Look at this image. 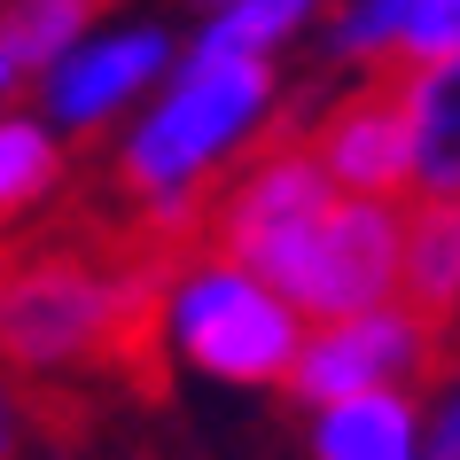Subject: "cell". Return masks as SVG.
<instances>
[{
  "label": "cell",
  "mask_w": 460,
  "mask_h": 460,
  "mask_svg": "<svg viewBox=\"0 0 460 460\" xmlns=\"http://www.w3.org/2000/svg\"><path fill=\"white\" fill-rule=\"evenodd\" d=\"M281 110H289L281 63L188 40L172 78L141 102V118L102 148L110 156V195L133 218V234L148 250L195 243L218 188L266 141H281Z\"/></svg>",
  "instance_id": "6da1fadb"
},
{
  "label": "cell",
  "mask_w": 460,
  "mask_h": 460,
  "mask_svg": "<svg viewBox=\"0 0 460 460\" xmlns=\"http://www.w3.org/2000/svg\"><path fill=\"white\" fill-rule=\"evenodd\" d=\"M148 281L156 250L94 234H31L0 250V367L40 390L110 383L148 359Z\"/></svg>",
  "instance_id": "7a4b0ae2"
},
{
  "label": "cell",
  "mask_w": 460,
  "mask_h": 460,
  "mask_svg": "<svg viewBox=\"0 0 460 460\" xmlns=\"http://www.w3.org/2000/svg\"><path fill=\"white\" fill-rule=\"evenodd\" d=\"M313 320L273 289L266 273L226 258L218 243L156 250L148 281V359L172 383L211 390V398H281L296 375Z\"/></svg>",
  "instance_id": "3957f363"
},
{
  "label": "cell",
  "mask_w": 460,
  "mask_h": 460,
  "mask_svg": "<svg viewBox=\"0 0 460 460\" xmlns=\"http://www.w3.org/2000/svg\"><path fill=\"white\" fill-rule=\"evenodd\" d=\"M180 48H188V31L172 24L164 8H110L71 55L31 71V110L71 148H110L141 118V102L172 78Z\"/></svg>",
  "instance_id": "277c9868"
},
{
  "label": "cell",
  "mask_w": 460,
  "mask_h": 460,
  "mask_svg": "<svg viewBox=\"0 0 460 460\" xmlns=\"http://www.w3.org/2000/svg\"><path fill=\"white\" fill-rule=\"evenodd\" d=\"M445 367H453V336L421 320L406 296H390V305H367L343 320H313L281 398L305 413L328 398H367V390H429Z\"/></svg>",
  "instance_id": "5b68a950"
},
{
  "label": "cell",
  "mask_w": 460,
  "mask_h": 460,
  "mask_svg": "<svg viewBox=\"0 0 460 460\" xmlns=\"http://www.w3.org/2000/svg\"><path fill=\"white\" fill-rule=\"evenodd\" d=\"M398 234H406V203L336 195L273 289L305 320H343V313H367V305H390L398 296Z\"/></svg>",
  "instance_id": "8992f818"
},
{
  "label": "cell",
  "mask_w": 460,
  "mask_h": 460,
  "mask_svg": "<svg viewBox=\"0 0 460 460\" xmlns=\"http://www.w3.org/2000/svg\"><path fill=\"white\" fill-rule=\"evenodd\" d=\"M296 141L343 195H390L406 203L413 156H406V110L390 78H343L336 94L313 102V118L296 125Z\"/></svg>",
  "instance_id": "52a82bcc"
},
{
  "label": "cell",
  "mask_w": 460,
  "mask_h": 460,
  "mask_svg": "<svg viewBox=\"0 0 460 460\" xmlns=\"http://www.w3.org/2000/svg\"><path fill=\"white\" fill-rule=\"evenodd\" d=\"M296 460H429L421 390H367L296 413Z\"/></svg>",
  "instance_id": "ba28073f"
},
{
  "label": "cell",
  "mask_w": 460,
  "mask_h": 460,
  "mask_svg": "<svg viewBox=\"0 0 460 460\" xmlns=\"http://www.w3.org/2000/svg\"><path fill=\"white\" fill-rule=\"evenodd\" d=\"M78 180V148L55 133L40 110H8L0 118V250L24 243L48 211H63V195Z\"/></svg>",
  "instance_id": "9c48e42d"
},
{
  "label": "cell",
  "mask_w": 460,
  "mask_h": 460,
  "mask_svg": "<svg viewBox=\"0 0 460 460\" xmlns=\"http://www.w3.org/2000/svg\"><path fill=\"white\" fill-rule=\"evenodd\" d=\"M398 110H406V156L413 180L406 195H453L460 203V55L429 71H398Z\"/></svg>",
  "instance_id": "30bf717a"
},
{
  "label": "cell",
  "mask_w": 460,
  "mask_h": 460,
  "mask_svg": "<svg viewBox=\"0 0 460 460\" xmlns=\"http://www.w3.org/2000/svg\"><path fill=\"white\" fill-rule=\"evenodd\" d=\"M398 296L445 336L460 328V203L453 195H406L398 234Z\"/></svg>",
  "instance_id": "8fae6325"
},
{
  "label": "cell",
  "mask_w": 460,
  "mask_h": 460,
  "mask_svg": "<svg viewBox=\"0 0 460 460\" xmlns=\"http://www.w3.org/2000/svg\"><path fill=\"white\" fill-rule=\"evenodd\" d=\"M328 16H336V0H226L211 16H195L188 40L226 48V55H258V63H289V48L320 40Z\"/></svg>",
  "instance_id": "7c38bea8"
},
{
  "label": "cell",
  "mask_w": 460,
  "mask_h": 460,
  "mask_svg": "<svg viewBox=\"0 0 460 460\" xmlns=\"http://www.w3.org/2000/svg\"><path fill=\"white\" fill-rule=\"evenodd\" d=\"M413 8H429V0H336V16H328V31H320L328 71H343V78H390V40L406 31Z\"/></svg>",
  "instance_id": "4fadbf2b"
},
{
  "label": "cell",
  "mask_w": 460,
  "mask_h": 460,
  "mask_svg": "<svg viewBox=\"0 0 460 460\" xmlns=\"http://www.w3.org/2000/svg\"><path fill=\"white\" fill-rule=\"evenodd\" d=\"M110 16V0H0V40L24 71H48L55 55H71L86 31Z\"/></svg>",
  "instance_id": "5bb4252c"
},
{
  "label": "cell",
  "mask_w": 460,
  "mask_h": 460,
  "mask_svg": "<svg viewBox=\"0 0 460 460\" xmlns=\"http://www.w3.org/2000/svg\"><path fill=\"white\" fill-rule=\"evenodd\" d=\"M31 453H40V398L0 367V460H31Z\"/></svg>",
  "instance_id": "9a60e30c"
},
{
  "label": "cell",
  "mask_w": 460,
  "mask_h": 460,
  "mask_svg": "<svg viewBox=\"0 0 460 460\" xmlns=\"http://www.w3.org/2000/svg\"><path fill=\"white\" fill-rule=\"evenodd\" d=\"M421 429H429V460H460V367H445L421 390Z\"/></svg>",
  "instance_id": "2e32d148"
},
{
  "label": "cell",
  "mask_w": 460,
  "mask_h": 460,
  "mask_svg": "<svg viewBox=\"0 0 460 460\" xmlns=\"http://www.w3.org/2000/svg\"><path fill=\"white\" fill-rule=\"evenodd\" d=\"M24 102H31V71L8 55V40H0V118H8V110H24Z\"/></svg>",
  "instance_id": "e0dca14e"
},
{
  "label": "cell",
  "mask_w": 460,
  "mask_h": 460,
  "mask_svg": "<svg viewBox=\"0 0 460 460\" xmlns=\"http://www.w3.org/2000/svg\"><path fill=\"white\" fill-rule=\"evenodd\" d=\"M188 8H195V16H211V8H226V0H188Z\"/></svg>",
  "instance_id": "ac0fdd59"
}]
</instances>
